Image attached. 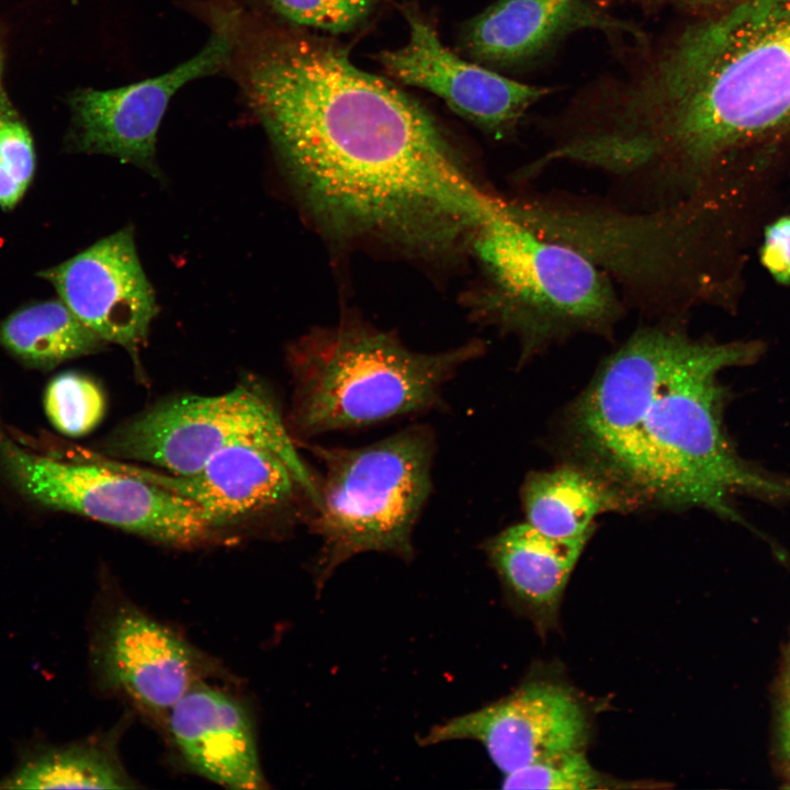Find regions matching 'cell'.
<instances>
[{
    "label": "cell",
    "instance_id": "6da1fadb",
    "mask_svg": "<svg viewBox=\"0 0 790 790\" xmlns=\"http://www.w3.org/2000/svg\"><path fill=\"white\" fill-rule=\"evenodd\" d=\"M227 70L328 228L441 249L472 242L497 211L431 115L336 44L241 8Z\"/></svg>",
    "mask_w": 790,
    "mask_h": 790
},
{
    "label": "cell",
    "instance_id": "7a4b0ae2",
    "mask_svg": "<svg viewBox=\"0 0 790 790\" xmlns=\"http://www.w3.org/2000/svg\"><path fill=\"white\" fill-rule=\"evenodd\" d=\"M755 342L690 337L684 321L637 328L566 413L579 463L640 508L704 509L743 522L735 500L790 501V478L745 461L725 426L720 374L754 362Z\"/></svg>",
    "mask_w": 790,
    "mask_h": 790
},
{
    "label": "cell",
    "instance_id": "3957f363",
    "mask_svg": "<svg viewBox=\"0 0 790 790\" xmlns=\"http://www.w3.org/2000/svg\"><path fill=\"white\" fill-rule=\"evenodd\" d=\"M616 111L656 183L711 187L736 149L790 128V0H738L687 26L619 83Z\"/></svg>",
    "mask_w": 790,
    "mask_h": 790
},
{
    "label": "cell",
    "instance_id": "277c9868",
    "mask_svg": "<svg viewBox=\"0 0 790 790\" xmlns=\"http://www.w3.org/2000/svg\"><path fill=\"white\" fill-rule=\"evenodd\" d=\"M504 203L535 234L576 249L603 270L627 308L652 321H685L707 290L702 258L710 207L690 202L630 211L603 196L538 190Z\"/></svg>",
    "mask_w": 790,
    "mask_h": 790
},
{
    "label": "cell",
    "instance_id": "5b68a950",
    "mask_svg": "<svg viewBox=\"0 0 790 790\" xmlns=\"http://www.w3.org/2000/svg\"><path fill=\"white\" fill-rule=\"evenodd\" d=\"M483 351L472 341L424 353L393 334L343 323L292 343L291 433L312 438L420 415L444 405L443 387Z\"/></svg>",
    "mask_w": 790,
    "mask_h": 790
},
{
    "label": "cell",
    "instance_id": "8992f818",
    "mask_svg": "<svg viewBox=\"0 0 790 790\" xmlns=\"http://www.w3.org/2000/svg\"><path fill=\"white\" fill-rule=\"evenodd\" d=\"M487 279L489 320L519 342L521 360L574 336L609 337L627 306L611 278L576 249L535 234L504 207L472 240Z\"/></svg>",
    "mask_w": 790,
    "mask_h": 790
},
{
    "label": "cell",
    "instance_id": "52a82bcc",
    "mask_svg": "<svg viewBox=\"0 0 790 790\" xmlns=\"http://www.w3.org/2000/svg\"><path fill=\"white\" fill-rule=\"evenodd\" d=\"M308 448L324 467L311 511L320 578L360 553L411 560L414 530L432 492L435 431L417 424L363 447Z\"/></svg>",
    "mask_w": 790,
    "mask_h": 790
},
{
    "label": "cell",
    "instance_id": "ba28073f",
    "mask_svg": "<svg viewBox=\"0 0 790 790\" xmlns=\"http://www.w3.org/2000/svg\"><path fill=\"white\" fill-rule=\"evenodd\" d=\"M257 443L290 466L314 507L318 479L296 450L272 399L257 386H238L217 396H181L158 404L123 424L105 441L108 454L150 463L174 475L198 472L222 449Z\"/></svg>",
    "mask_w": 790,
    "mask_h": 790
},
{
    "label": "cell",
    "instance_id": "9c48e42d",
    "mask_svg": "<svg viewBox=\"0 0 790 790\" xmlns=\"http://www.w3.org/2000/svg\"><path fill=\"white\" fill-rule=\"evenodd\" d=\"M0 465L15 488L47 508L173 545L204 541L212 522L194 503L100 462H67L23 449L0 433Z\"/></svg>",
    "mask_w": 790,
    "mask_h": 790
},
{
    "label": "cell",
    "instance_id": "30bf717a",
    "mask_svg": "<svg viewBox=\"0 0 790 790\" xmlns=\"http://www.w3.org/2000/svg\"><path fill=\"white\" fill-rule=\"evenodd\" d=\"M205 9L210 37L190 59L157 77L113 89H79L71 95L72 140L79 150L158 174L157 134L170 100L187 83L227 70L232 61L240 7L215 0Z\"/></svg>",
    "mask_w": 790,
    "mask_h": 790
},
{
    "label": "cell",
    "instance_id": "8fae6325",
    "mask_svg": "<svg viewBox=\"0 0 790 790\" xmlns=\"http://www.w3.org/2000/svg\"><path fill=\"white\" fill-rule=\"evenodd\" d=\"M587 738V718L576 698L560 685L533 681L479 710L432 727L420 744L479 742L507 775L557 753L583 751Z\"/></svg>",
    "mask_w": 790,
    "mask_h": 790
},
{
    "label": "cell",
    "instance_id": "7c38bea8",
    "mask_svg": "<svg viewBox=\"0 0 790 790\" xmlns=\"http://www.w3.org/2000/svg\"><path fill=\"white\" fill-rule=\"evenodd\" d=\"M40 275L105 342L116 343L133 356L146 342L157 303L131 226L98 240Z\"/></svg>",
    "mask_w": 790,
    "mask_h": 790
},
{
    "label": "cell",
    "instance_id": "4fadbf2b",
    "mask_svg": "<svg viewBox=\"0 0 790 790\" xmlns=\"http://www.w3.org/2000/svg\"><path fill=\"white\" fill-rule=\"evenodd\" d=\"M405 16L407 43L382 52L380 63L393 77L432 92L495 136L514 133L530 108L552 92L460 58L441 43L428 21L413 10L405 11Z\"/></svg>",
    "mask_w": 790,
    "mask_h": 790
},
{
    "label": "cell",
    "instance_id": "5bb4252c",
    "mask_svg": "<svg viewBox=\"0 0 790 790\" xmlns=\"http://www.w3.org/2000/svg\"><path fill=\"white\" fill-rule=\"evenodd\" d=\"M95 658L108 687L159 715L168 714L205 670L198 651L132 606H121L108 618Z\"/></svg>",
    "mask_w": 790,
    "mask_h": 790
},
{
    "label": "cell",
    "instance_id": "9a60e30c",
    "mask_svg": "<svg viewBox=\"0 0 790 790\" xmlns=\"http://www.w3.org/2000/svg\"><path fill=\"white\" fill-rule=\"evenodd\" d=\"M92 459L194 503L214 527L282 508L297 493L308 498L287 463L272 449L257 443L226 447L191 475H165L117 460Z\"/></svg>",
    "mask_w": 790,
    "mask_h": 790
},
{
    "label": "cell",
    "instance_id": "2e32d148",
    "mask_svg": "<svg viewBox=\"0 0 790 790\" xmlns=\"http://www.w3.org/2000/svg\"><path fill=\"white\" fill-rule=\"evenodd\" d=\"M596 30L629 35L646 46V34L596 0H498L465 26L463 45L479 61L510 66L535 59L565 36Z\"/></svg>",
    "mask_w": 790,
    "mask_h": 790
},
{
    "label": "cell",
    "instance_id": "e0dca14e",
    "mask_svg": "<svg viewBox=\"0 0 790 790\" xmlns=\"http://www.w3.org/2000/svg\"><path fill=\"white\" fill-rule=\"evenodd\" d=\"M167 715L171 737L192 770L232 789L266 788L251 719L234 697L200 680Z\"/></svg>",
    "mask_w": 790,
    "mask_h": 790
},
{
    "label": "cell",
    "instance_id": "ac0fdd59",
    "mask_svg": "<svg viewBox=\"0 0 790 790\" xmlns=\"http://www.w3.org/2000/svg\"><path fill=\"white\" fill-rule=\"evenodd\" d=\"M589 538H554L524 521L489 538L484 550L510 595L545 621L555 616Z\"/></svg>",
    "mask_w": 790,
    "mask_h": 790
},
{
    "label": "cell",
    "instance_id": "d6986e66",
    "mask_svg": "<svg viewBox=\"0 0 790 790\" xmlns=\"http://www.w3.org/2000/svg\"><path fill=\"white\" fill-rule=\"evenodd\" d=\"M520 497L526 521L561 539L591 535L594 520L603 514L639 509L618 487L576 462L529 474Z\"/></svg>",
    "mask_w": 790,
    "mask_h": 790
},
{
    "label": "cell",
    "instance_id": "ffe728a7",
    "mask_svg": "<svg viewBox=\"0 0 790 790\" xmlns=\"http://www.w3.org/2000/svg\"><path fill=\"white\" fill-rule=\"evenodd\" d=\"M104 342L60 298L22 308L0 324V345L35 369L50 370Z\"/></svg>",
    "mask_w": 790,
    "mask_h": 790
},
{
    "label": "cell",
    "instance_id": "44dd1931",
    "mask_svg": "<svg viewBox=\"0 0 790 790\" xmlns=\"http://www.w3.org/2000/svg\"><path fill=\"white\" fill-rule=\"evenodd\" d=\"M0 787L123 789L135 786L112 752L103 746L82 744L50 749L30 758Z\"/></svg>",
    "mask_w": 790,
    "mask_h": 790
},
{
    "label": "cell",
    "instance_id": "7402d4cb",
    "mask_svg": "<svg viewBox=\"0 0 790 790\" xmlns=\"http://www.w3.org/2000/svg\"><path fill=\"white\" fill-rule=\"evenodd\" d=\"M44 406L49 421L58 431L80 437L102 421L106 403L102 388L91 377L65 372L47 385Z\"/></svg>",
    "mask_w": 790,
    "mask_h": 790
},
{
    "label": "cell",
    "instance_id": "603a6c76",
    "mask_svg": "<svg viewBox=\"0 0 790 790\" xmlns=\"http://www.w3.org/2000/svg\"><path fill=\"white\" fill-rule=\"evenodd\" d=\"M601 776L582 749L557 753L507 774L505 789L584 790L601 787Z\"/></svg>",
    "mask_w": 790,
    "mask_h": 790
},
{
    "label": "cell",
    "instance_id": "cb8c5ba5",
    "mask_svg": "<svg viewBox=\"0 0 790 790\" xmlns=\"http://www.w3.org/2000/svg\"><path fill=\"white\" fill-rule=\"evenodd\" d=\"M376 1L256 0L258 4L282 20L329 32H343L356 26L366 16Z\"/></svg>",
    "mask_w": 790,
    "mask_h": 790
},
{
    "label": "cell",
    "instance_id": "d4e9b609",
    "mask_svg": "<svg viewBox=\"0 0 790 790\" xmlns=\"http://www.w3.org/2000/svg\"><path fill=\"white\" fill-rule=\"evenodd\" d=\"M34 159L26 127L14 120H0V176L26 190L33 177Z\"/></svg>",
    "mask_w": 790,
    "mask_h": 790
},
{
    "label": "cell",
    "instance_id": "484cf974",
    "mask_svg": "<svg viewBox=\"0 0 790 790\" xmlns=\"http://www.w3.org/2000/svg\"><path fill=\"white\" fill-rule=\"evenodd\" d=\"M761 258L778 282H790V216L776 221L766 229Z\"/></svg>",
    "mask_w": 790,
    "mask_h": 790
},
{
    "label": "cell",
    "instance_id": "4316f807",
    "mask_svg": "<svg viewBox=\"0 0 790 790\" xmlns=\"http://www.w3.org/2000/svg\"><path fill=\"white\" fill-rule=\"evenodd\" d=\"M632 3H636L647 8H661L670 7L675 9H682L691 13H704L713 14L727 7L732 5L738 0H629Z\"/></svg>",
    "mask_w": 790,
    "mask_h": 790
},
{
    "label": "cell",
    "instance_id": "83f0119b",
    "mask_svg": "<svg viewBox=\"0 0 790 790\" xmlns=\"http://www.w3.org/2000/svg\"><path fill=\"white\" fill-rule=\"evenodd\" d=\"M780 712L779 738L782 754L790 760V673L785 684Z\"/></svg>",
    "mask_w": 790,
    "mask_h": 790
},
{
    "label": "cell",
    "instance_id": "f1b7e54d",
    "mask_svg": "<svg viewBox=\"0 0 790 790\" xmlns=\"http://www.w3.org/2000/svg\"><path fill=\"white\" fill-rule=\"evenodd\" d=\"M786 658H787L788 669H789V673H790V642H789V645H788V648H787Z\"/></svg>",
    "mask_w": 790,
    "mask_h": 790
},
{
    "label": "cell",
    "instance_id": "f546056e",
    "mask_svg": "<svg viewBox=\"0 0 790 790\" xmlns=\"http://www.w3.org/2000/svg\"><path fill=\"white\" fill-rule=\"evenodd\" d=\"M787 772H788V779L790 781V767L788 768Z\"/></svg>",
    "mask_w": 790,
    "mask_h": 790
},
{
    "label": "cell",
    "instance_id": "4dcf8cb0",
    "mask_svg": "<svg viewBox=\"0 0 790 790\" xmlns=\"http://www.w3.org/2000/svg\"><path fill=\"white\" fill-rule=\"evenodd\" d=\"M0 70H1V55H0Z\"/></svg>",
    "mask_w": 790,
    "mask_h": 790
}]
</instances>
